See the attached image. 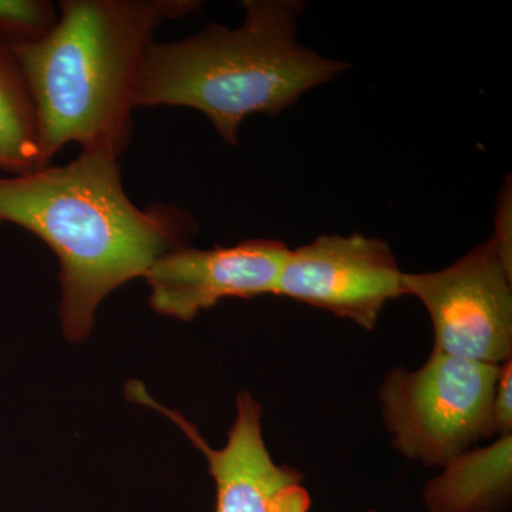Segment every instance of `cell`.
I'll return each mask as SVG.
<instances>
[{"label": "cell", "mask_w": 512, "mask_h": 512, "mask_svg": "<svg viewBox=\"0 0 512 512\" xmlns=\"http://www.w3.org/2000/svg\"><path fill=\"white\" fill-rule=\"evenodd\" d=\"M28 229L60 262V318L73 343L89 338L101 301L143 278L158 256L188 245L197 224L168 205L140 210L121 183L119 158L82 151L76 160L0 177V227Z\"/></svg>", "instance_id": "6da1fadb"}, {"label": "cell", "mask_w": 512, "mask_h": 512, "mask_svg": "<svg viewBox=\"0 0 512 512\" xmlns=\"http://www.w3.org/2000/svg\"><path fill=\"white\" fill-rule=\"evenodd\" d=\"M423 501L429 512L510 511L512 434L453 458L427 483Z\"/></svg>", "instance_id": "9c48e42d"}, {"label": "cell", "mask_w": 512, "mask_h": 512, "mask_svg": "<svg viewBox=\"0 0 512 512\" xmlns=\"http://www.w3.org/2000/svg\"><path fill=\"white\" fill-rule=\"evenodd\" d=\"M134 402L146 404L174 421L207 458L217 485L215 512H309L312 498L303 474L275 463L262 436V406L251 393L237 397V416L222 448H212L183 414L167 409L141 383L128 384Z\"/></svg>", "instance_id": "52a82bcc"}, {"label": "cell", "mask_w": 512, "mask_h": 512, "mask_svg": "<svg viewBox=\"0 0 512 512\" xmlns=\"http://www.w3.org/2000/svg\"><path fill=\"white\" fill-rule=\"evenodd\" d=\"M289 254L284 242L251 239L234 247L190 245L158 256L143 278L160 315L190 322L222 299L275 295Z\"/></svg>", "instance_id": "ba28073f"}, {"label": "cell", "mask_w": 512, "mask_h": 512, "mask_svg": "<svg viewBox=\"0 0 512 512\" xmlns=\"http://www.w3.org/2000/svg\"><path fill=\"white\" fill-rule=\"evenodd\" d=\"M402 275L383 239L320 235L311 244L289 249L275 295L373 330L387 303L403 295Z\"/></svg>", "instance_id": "8992f818"}, {"label": "cell", "mask_w": 512, "mask_h": 512, "mask_svg": "<svg viewBox=\"0 0 512 512\" xmlns=\"http://www.w3.org/2000/svg\"><path fill=\"white\" fill-rule=\"evenodd\" d=\"M402 291L429 312L433 350L494 366L512 359V248L495 235L440 271L403 272Z\"/></svg>", "instance_id": "5b68a950"}, {"label": "cell", "mask_w": 512, "mask_h": 512, "mask_svg": "<svg viewBox=\"0 0 512 512\" xmlns=\"http://www.w3.org/2000/svg\"><path fill=\"white\" fill-rule=\"evenodd\" d=\"M500 367L433 350L419 369L390 370L377 396L393 447L407 460L443 468L478 441L494 439Z\"/></svg>", "instance_id": "277c9868"}, {"label": "cell", "mask_w": 512, "mask_h": 512, "mask_svg": "<svg viewBox=\"0 0 512 512\" xmlns=\"http://www.w3.org/2000/svg\"><path fill=\"white\" fill-rule=\"evenodd\" d=\"M512 359L500 367L493 403L494 439L512 434Z\"/></svg>", "instance_id": "7c38bea8"}, {"label": "cell", "mask_w": 512, "mask_h": 512, "mask_svg": "<svg viewBox=\"0 0 512 512\" xmlns=\"http://www.w3.org/2000/svg\"><path fill=\"white\" fill-rule=\"evenodd\" d=\"M237 29L212 25L197 35L148 47L136 106L201 111L225 143L237 146L252 114H278L348 64L296 42L298 0H247Z\"/></svg>", "instance_id": "3957f363"}, {"label": "cell", "mask_w": 512, "mask_h": 512, "mask_svg": "<svg viewBox=\"0 0 512 512\" xmlns=\"http://www.w3.org/2000/svg\"><path fill=\"white\" fill-rule=\"evenodd\" d=\"M197 8L165 0H63L46 36L10 43L35 103L47 163L69 143L87 153H124L157 26Z\"/></svg>", "instance_id": "7a4b0ae2"}, {"label": "cell", "mask_w": 512, "mask_h": 512, "mask_svg": "<svg viewBox=\"0 0 512 512\" xmlns=\"http://www.w3.org/2000/svg\"><path fill=\"white\" fill-rule=\"evenodd\" d=\"M56 22L55 6L46 0H0V39L8 45L40 39Z\"/></svg>", "instance_id": "8fae6325"}, {"label": "cell", "mask_w": 512, "mask_h": 512, "mask_svg": "<svg viewBox=\"0 0 512 512\" xmlns=\"http://www.w3.org/2000/svg\"><path fill=\"white\" fill-rule=\"evenodd\" d=\"M47 165L28 83L8 43L0 39V171L22 175Z\"/></svg>", "instance_id": "30bf717a"}, {"label": "cell", "mask_w": 512, "mask_h": 512, "mask_svg": "<svg viewBox=\"0 0 512 512\" xmlns=\"http://www.w3.org/2000/svg\"><path fill=\"white\" fill-rule=\"evenodd\" d=\"M367 512H379V511H376V510H369Z\"/></svg>", "instance_id": "4fadbf2b"}]
</instances>
